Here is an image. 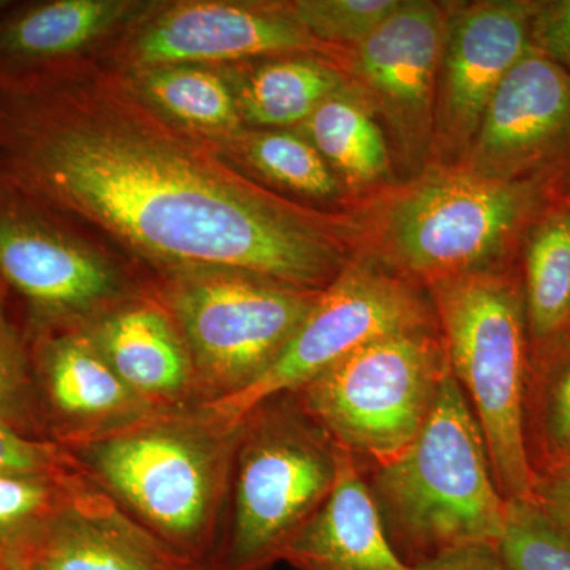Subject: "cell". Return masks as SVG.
<instances>
[{"label":"cell","instance_id":"6da1fadb","mask_svg":"<svg viewBox=\"0 0 570 570\" xmlns=\"http://www.w3.org/2000/svg\"><path fill=\"white\" fill-rule=\"evenodd\" d=\"M0 187L146 275L225 268L324 291L351 262L343 220L236 170L99 61L0 82Z\"/></svg>","mask_w":570,"mask_h":570},{"label":"cell","instance_id":"7a4b0ae2","mask_svg":"<svg viewBox=\"0 0 570 570\" xmlns=\"http://www.w3.org/2000/svg\"><path fill=\"white\" fill-rule=\"evenodd\" d=\"M239 425L194 404L62 448L130 519L179 557L209 564L223 534Z\"/></svg>","mask_w":570,"mask_h":570},{"label":"cell","instance_id":"3957f363","mask_svg":"<svg viewBox=\"0 0 570 570\" xmlns=\"http://www.w3.org/2000/svg\"><path fill=\"white\" fill-rule=\"evenodd\" d=\"M365 479L393 549L412 568L460 547L498 546L504 534L508 501L452 370L422 433Z\"/></svg>","mask_w":570,"mask_h":570},{"label":"cell","instance_id":"277c9868","mask_svg":"<svg viewBox=\"0 0 570 570\" xmlns=\"http://www.w3.org/2000/svg\"><path fill=\"white\" fill-rule=\"evenodd\" d=\"M239 425L216 570H269L335 489L341 448L294 393L250 409Z\"/></svg>","mask_w":570,"mask_h":570},{"label":"cell","instance_id":"5b68a950","mask_svg":"<svg viewBox=\"0 0 570 570\" xmlns=\"http://www.w3.org/2000/svg\"><path fill=\"white\" fill-rule=\"evenodd\" d=\"M450 370L485 438L505 501H534L524 431L527 309L504 273H469L428 285Z\"/></svg>","mask_w":570,"mask_h":570},{"label":"cell","instance_id":"8992f818","mask_svg":"<svg viewBox=\"0 0 570 570\" xmlns=\"http://www.w3.org/2000/svg\"><path fill=\"white\" fill-rule=\"evenodd\" d=\"M148 284L189 351L197 404L230 400L264 376L322 292L225 268L156 273Z\"/></svg>","mask_w":570,"mask_h":570},{"label":"cell","instance_id":"52a82bcc","mask_svg":"<svg viewBox=\"0 0 570 570\" xmlns=\"http://www.w3.org/2000/svg\"><path fill=\"white\" fill-rule=\"evenodd\" d=\"M449 373L441 330L404 333L360 348L294 395L360 468L373 469L422 433Z\"/></svg>","mask_w":570,"mask_h":570},{"label":"cell","instance_id":"ba28073f","mask_svg":"<svg viewBox=\"0 0 570 570\" xmlns=\"http://www.w3.org/2000/svg\"><path fill=\"white\" fill-rule=\"evenodd\" d=\"M138 269L69 217L0 187V283L28 303L40 332L82 328L146 294Z\"/></svg>","mask_w":570,"mask_h":570},{"label":"cell","instance_id":"9c48e42d","mask_svg":"<svg viewBox=\"0 0 570 570\" xmlns=\"http://www.w3.org/2000/svg\"><path fill=\"white\" fill-rule=\"evenodd\" d=\"M539 204L535 181H502L468 168L430 175L389 205L385 250L401 275L428 285L493 269Z\"/></svg>","mask_w":570,"mask_h":570},{"label":"cell","instance_id":"30bf717a","mask_svg":"<svg viewBox=\"0 0 570 570\" xmlns=\"http://www.w3.org/2000/svg\"><path fill=\"white\" fill-rule=\"evenodd\" d=\"M430 330H439L436 311L414 281L377 261H351L321 292L275 365L239 395L206 406L239 422L262 401L296 392L360 348Z\"/></svg>","mask_w":570,"mask_h":570},{"label":"cell","instance_id":"8fae6325","mask_svg":"<svg viewBox=\"0 0 570 570\" xmlns=\"http://www.w3.org/2000/svg\"><path fill=\"white\" fill-rule=\"evenodd\" d=\"M284 55L343 58L292 17L287 2L157 0L99 62L134 71L175 63L232 66Z\"/></svg>","mask_w":570,"mask_h":570},{"label":"cell","instance_id":"7c38bea8","mask_svg":"<svg viewBox=\"0 0 570 570\" xmlns=\"http://www.w3.org/2000/svg\"><path fill=\"white\" fill-rule=\"evenodd\" d=\"M445 28L438 3L403 0L365 41L344 52L347 80L381 110L412 159L425 154L433 137Z\"/></svg>","mask_w":570,"mask_h":570},{"label":"cell","instance_id":"4fadbf2b","mask_svg":"<svg viewBox=\"0 0 570 570\" xmlns=\"http://www.w3.org/2000/svg\"><path fill=\"white\" fill-rule=\"evenodd\" d=\"M570 160V73L528 48L491 97L469 146L468 170L502 181Z\"/></svg>","mask_w":570,"mask_h":570},{"label":"cell","instance_id":"5bb4252c","mask_svg":"<svg viewBox=\"0 0 570 570\" xmlns=\"http://www.w3.org/2000/svg\"><path fill=\"white\" fill-rule=\"evenodd\" d=\"M535 3L491 0L450 18L439 71L436 126L453 146H471L491 97L531 47Z\"/></svg>","mask_w":570,"mask_h":570},{"label":"cell","instance_id":"9a60e30c","mask_svg":"<svg viewBox=\"0 0 570 570\" xmlns=\"http://www.w3.org/2000/svg\"><path fill=\"white\" fill-rule=\"evenodd\" d=\"M157 0L13 2L0 17V82L99 61Z\"/></svg>","mask_w":570,"mask_h":570},{"label":"cell","instance_id":"2e32d148","mask_svg":"<svg viewBox=\"0 0 570 570\" xmlns=\"http://www.w3.org/2000/svg\"><path fill=\"white\" fill-rule=\"evenodd\" d=\"M32 564L43 570H200L130 519L85 475L45 523Z\"/></svg>","mask_w":570,"mask_h":570},{"label":"cell","instance_id":"e0dca14e","mask_svg":"<svg viewBox=\"0 0 570 570\" xmlns=\"http://www.w3.org/2000/svg\"><path fill=\"white\" fill-rule=\"evenodd\" d=\"M36 365L58 444L104 436L159 411L115 373L82 328L40 332Z\"/></svg>","mask_w":570,"mask_h":570},{"label":"cell","instance_id":"ac0fdd59","mask_svg":"<svg viewBox=\"0 0 570 570\" xmlns=\"http://www.w3.org/2000/svg\"><path fill=\"white\" fill-rule=\"evenodd\" d=\"M115 373L159 411L197 404L189 351L151 288L82 326Z\"/></svg>","mask_w":570,"mask_h":570},{"label":"cell","instance_id":"d6986e66","mask_svg":"<svg viewBox=\"0 0 570 570\" xmlns=\"http://www.w3.org/2000/svg\"><path fill=\"white\" fill-rule=\"evenodd\" d=\"M283 561L296 570H415L393 549L365 474L343 449L335 489Z\"/></svg>","mask_w":570,"mask_h":570},{"label":"cell","instance_id":"ffe728a7","mask_svg":"<svg viewBox=\"0 0 570 570\" xmlns=\"http://www.w3.org/2000/svg\"><path fill=\"white\" fill-rule=\"evenodd\" d=\"M224 67L249 129H296L348 85L337 59L322 55L272 56Z\"/></svg>","mask_w":570,"mask_h":570},{"label":"cell","instance_id":"44dd1931","mask_svg":"<svg viewBox=\"0 0 570 570\" xmlns=\"http://www.w3.org/2000/svg\"><path fill=\"white\" fill-rule=\"evenodd\" d=\"M119 75L149 110L209 148L246 127L224 66L175 63Z\"/></svg>","mask_w":570,"mask_h":570},{"label":"cell","instance_id":"7402d4cb","mask_svg":"<svg viewBox=\"0 0 570 570\" xmlns=\"http://www.w3.org/2000/svg\"><path fill=\"white\" fill-rule=\"evenodd\" d=\"M212 149L268 189L276 187L322 204L340 200L343 195V181L313 142L296 129L245 127Z\"/></svg>","mask_w":570,"mask_h":570},{"label":"cell","instance_id":"603a6c76","mask_svg":"<svg viewBox=\"0 0 570 570\" xmlns=\"http://www.w3.org/2000/svg\"><path fill=\"white\" fill-rule=\"evenodd\" d=\"M348 186L381 181L390 171L387 142L367 104L354 89L332 94L296 127Z\"/></svg>","mask_w":570,"mask_h":570},{"label":"cell","instance_id":"cb8c5ba5","mask_svg":"<svg viewBox=\"0 0 570 570\" xmlns=\"http://www.w3.org/2000/svg\"><path fill=\"white\" fill-rule=\"evenodd\" d=\"M524 309L540 343L570 324V206L547 214L532 230L524 255Z\"/></svg>","mask_w":570,"mask_h":570},{"label":"cell","instance_id":"d4e9b609","mask_svg":"<svg viewBox=\"0 0 570 570\" xmlns=\"http://www.w3.org/2000/svg\"><path fill=\"white\" fill-rule=\"evenodd\" d=\"M80 475H0V570L32 564L45 523Z\"/></svg>","mask_w":570,"mask_h":570},{"label":"cell","instance_id":"484cf974","mask_svg":"<svg viewBox=\"0 0 570 570\" xmlns=\"http://www.w3.org/2000/svg\"><path fill=\"white\" fill-rule=\"evenodd\" d=\"M498 549L509 570H570V535L534 501H508Z\"/></svg>","mask_w":570,"mask_h":570},{"label":"cell","instance_id":"4316f807","mask_svg":"<svg viewBox=\"0 0 570 570\" xmlns=\"http://www.w3.org/2000/svg\"><path fill=\"white\" fill-rule=\"evenodd\" d=\"M403 0H294L292 17L314 39L344 51L358 47Z\"/></svg>","mask_w":570,"mask_h":570},{"label":"cell","instance_id":"83f0119b","mask_svg":"<svg viewBox=\"0 0 570 570\" xmlns=\"http://www.w3.org/2000/svg\"><path fill=\"white\" fill-rule=\"evenodd\" d=\"M78 472L70 453L58 442L37 441L0 420V475L47 478Z\"/></svg>","mask_w":570,"mask_h":570},{"label":"cell","instance_id":"f1b7e54d","mask_svg":"<svg viewBox=\"0 0 570 570\" xmlns=\"http://www.w3.org/2000/svg\"><path fill=\"white\" fill-rule=\"evenodd\" d=\"M28 352L0 305V420L17 428L28 407Z\"/></svg>","mask_w":570,"mask_h":570},{"label":"cell","instance_id":"f546056e","mask_svg":"<svg viewBox=\"0 0 570 570\" xmlns=\"http://www.w3.org/2000/svg\"><path fill=\"white\" fill-rule=\"evenodd\" d=\"M531 45L570 73V0L535 3Z\"/></svg>","mask_w":570,"mask_h":570},{"label":"cell","instance_id":"4dcf8cb0","mask_svg":"<svg viewBox=\"0 0 570 570\" xmlns=\"http://www.w3.org/2000/svg\"><path fill=\"white\" fill-rule=\"evenodd\" d=\"M534 502L570 535V452L562 453L543 474L535 475Z\"/></svg>","mask_w":570,"mask_h":570},{"label":"cell","instance_id":"1f68e13d","mask_svg":"<svg viewBox=\"0 0 570 570\" xmlns=\"http://www.w3.org/2000/svg\"><path fill=\"white\" fill-rule=\"evenodd\" d=\"M415 570H509L497 543H474L420 562Z\"/></svg>","mask_w":570,"mask_h":570},{"label":"cell","instance_id":"d6a6232c","mask_svg":"<svg viewBox=\"0 0 570 570\" xmlns=\"http://www.w3.org/2000/svg\"><path fill=\"white\" fill-rule=\"evenodd\" d=\"M547 423L551 439L562 453L570 452V365L554 382L551 390L549 411H547Z\"/></svg>","mask_w":570,"mask_h":570},{"label":"cell","instance_id":"836d02e7","mask_svg":"<svg viewBox=\"0 0 570 570\" xmlns=\"http://www.w3.org/2000/svg\"><path fill=\"white\" fill-rule=\"evenodd\" d=\"M11 6H13V2H10V0H0V17H2Z\"/></svg>","mask_w":570,"mask_h":570},{"label":"cell","instance_id":"e575fe53","mask_svg":"<svg viewBox=\"0 0 570 570\" xmlns=\"http://www.w3.org/2000/svg\"><path fill=\"white\" fill-rule=\"evenodd\" d=\"M21 570H43L40 568V566H37V564H29V566H26V568H22Z\"/></svg>","mask_w":570,"mask_h":570},{"label":"cell","instance_id":"d590c367","mask_svg":"<svg viewBox=\"0 0 570 570\" xmlns=\"http://www.w3.org/2000/svg\"><path fill=\"white\" fill-rule=\"evenodd\" d=\"M200 570H216V569L212 568V566H209V564H205L204 568H202Z\"/></svg>","mask_w":570,"mask_h":570}]
</instances>
